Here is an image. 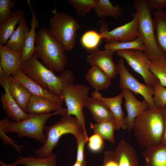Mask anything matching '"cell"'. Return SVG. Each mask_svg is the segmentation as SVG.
Masks as SVG:
<instances>
[{
  "instance_id": "1",
  "label": "cell",
  "mask_w": 166,
  "mask_h": 166,
  "mask_svg": "<svg viewBox=\"0 0 166 166\" xmlns=\"http://www.w3.org/2000/svg\"><path fill=\"white\" fill-rule=\"evenodd\" d=\"M164 126L161 109L149 107L136 117L132 130L140 147L146 149L161 144Z\"/></svg>"
},
{
  "instance_id": "2",
  "label": "cell",
  "mask_w": 166,
  "mask_h": 166,
  "mask_svg": "<svg viewBox=\"0 0 166 166\" xmlns=\"http://www.w3.org/2000/svg\"><path fill=\"white\" fill-rule=\"evenodd\" d=\"M20 69L46 90L60 96L64 87L74 81L71 71L65 70L57 76L39 61L34 54L22 63Z\"/></svg>"
},
{
  "instance_id": "3",
  "label": "cell",
  "mask_w": 166,
  "mask_h": 166,
  "mask_svg": "<svg viewBox=\"0 0 166 166\" xmlns=\"http://www.w3.org/2000/svg\"><path fill=\"white\" fill-rule=\"evenodd\" d=\"M34 54L53 72H61L68 63L64 49L49 29L42 28L37 34Z\"/></svg>"
},
{
  "instance_id": "4",
  "label": "cell",
  "mask_w": 166,
  "mask_h": 166,
  "mask_svg": "<svg viewBox=\"0 0 166 166\" xmlns=\"http://www.w3.org/2000/svg\"><path fill=\"white\" fill-rule=\"evenodd\" d=\"M45 132L46 139L42 146L38 150H33L35 157L37 158H43L51 156L60 138L64 135L71 134L76 139L87 135L86 129L76 118L67 114L63 116L55 124L46 126Z\"/></svg>"
},
{
  "instance_id": "5",
  "label": "cell",
  "mask_w": 166,
  "mask_h": 166,
  "mask_svg": "<svg viewBox=\"0 0 166 166\" xmlns=\"http://www.w3.org/2000/svg\"><path fill=\"white\" fill-rule=\"evenodd\" d=\"M133 6L138 15V37L143 41L144 52L151 60L166 58V56L157 41L151 10L146 0H135Z\"/></svg>"
},
{
  "instance_id": "6",
  "label": "cell",
  "mask_w": 166,
  "mask_h": 166,
  "mask_svg": "<svg viewBox=\"0 0 166 166\" xmlns=\"http://www.w3.org/2000/svg\"><path fill=\"white\" fill-rule=\"evenodd\" d=\"M66 108H62L52 113L29 114L26 118L18 121H12L6 128V133H16L19 137H28L36 139L43 144L46 139L43 131L45 129L47 120L52 116L67 114Z\"/></svg>"
},
{
  "instance_id": "7",
  "label": "cell",
  "mask_w": 166,
  "mask_h": 166,
  "mask_svg": "<svg viewBox=\"0 0 166 166\" xmlns=\"http://www.w3.org/2000/svg\"><path fill=\"white\" fill-rule=\"evenodd\" d=\"M49 22L51 34L65 51L72 50L75 45L77 31L81 29L78 22L66 13L56 11Z\"/></svg>"
},
{
  "instance_id": "8",
  "label": "cell",
  "mask_w": 166,
  "mask_h": 166,
  "mask_svg": "<svg viewBox=\"0 0 166 166\" xmlns=\"http://www.w3.org/2000/svg\"><path fill=\"white\" fill-rule=\"evenodd\" d=\"M89 87L82 84H69L64 87L61 94L67 107V114L74 115L86 129L83 107L88 97Z\"/></svg>"
},
{
  "instance_id": "9",
  "label": "cell",
  "mask_w": 166,
  "mask_h": 166,
  "mask_svg": "<svg viewBox=\"0 0 166 166\" xmlns=\"http://www.w3.org/2000/svg\"><path fill=\"white\" fill-rule=\"evenodd\" d=\"M118 56L124 59L130 66L143 78L146 85L152 86L159 80L149 67L150 60L143 51L138 50H119Z\"/></svg>"
},
{
  "instance_id": "10",
  "label": "cell",
  "mask_w": 166,
  "mask_h": 166,
  "mask_svg": "<svg viewBox=\"0 0 166 166\" xmlns=\"http://www.w3.org/2000/svg\"><path fill=\"white\" fill-rule=\"evenodd\" d=\"M117 65L120 75V88L128 89L135 95L140 94L148 103L149 108L156 107L153 100L152 87L139 82L127 69L122 58H120Z\"/></svg>"
},
{
  "instance_id": "11",
  "label": "cell",
  "mask_w": 166,
  "mask_h": 166,
  "mask_svg": "<svg viewBox=\"0 0 166 166\" xmlns=\"http://www.w3.org/2000/svg\"><path fill=\"white\" fill-rule=\"evenodd\" d=\"M133 16V19L129 22L110 31L108 30L106 23H102L99 33L102 39L105 40L106 43L128 42L136 40L138 37V15L136 12Z\"/></svg>"
},
{
  "instance_id": "12",
  "label": "cell",
  "mask_w": 166,
  "mask_h": 166,
  "mask_svg": "<svg viewBox=\"0 0 166 166\" xmlns=\"http://www.w3.org/2000/svg\"><path fill=\"white\" fill-rule=\"evenodd\" d=\"M87 51L89 55L86 58V61L91 66L99 67L111 79L118 74L117 65L114 63L113 59L115 51L106 49L101 50L97 48Z\"/></svg>"
},
{
  "instance_id": "13",
  "label": "cell",
  "mask_w": 166,
  "mask_h": 166,
  "mask_svg": "<svg viewBox=\"0 0 166 166\" xmlns=\"http://www.w3.org/2000/svg\"><path fill=\"white\" fill-rule=\"evenodd\" d=\"M10 78L3 73L0 74V85L5 90L1 96L0 100L7 117L14 121H18L26 118L29 114L22 110L10 94L8 88Z\"/></svg>"
},
{
  "instance_id": "14",
  "label": "cell",
  "mask_w": 166,
  "mask_h": 166,
  "mask_svg": "<svg viewBox=\"0 0 166 166\" xmlns=\"http://www.w3.org/2000/svg\"><path fill=\"white\" fill-rule=\"evenodd\" d=\"M121 90L125 100L124 106L127 113L124 117L126 129L130 132L133 129L136 117L144 112L149 106L145 100L140 101L138 100L129 90L125 89Z\"/></svg>"
},
{
  "instance_id": "15",
  "label": "cell",
  "mask_w": 166,
  "mask_h": 166,
  "mask_svg": "<svg viewBox=\"0 0 166 166\" xmlns=\"http://www.w3.org/2000/svg\"><path fill=\"white\" fill-rule=\"evenodd\" d=\"M13 80L25 86L32 95L41 97L61 105L64 102L62 97L47 91L40 85L25 74L20 69L10 76Z\"/></svg>"
},
{
  "instance_id": "16",
  "label": "cell",
  "mask_w": 166,
  "mask_h": 166,
  "mask_svg": "<svg viewBox=\"0 0 166 166\" xmlns=\"http://www.w3.org/2000/svg\"><path fill=\"white\" fill-rule=\"evenodd\" d=\"M91 96L102 101L109 108L111 111L115 120V130H120L122 129H126L125 123L124 113L121 108L122 99L124 98L123 92L113 97H105L98 91L95 90L92 93Z\"/></svg>"
},
{
  "instance_id": "17",
  "label": "cell",
  "mask_w": 166,
  "mask_h": 166,
  "mask_svg": "<svg viewBox=\"0 0 166 166\" xmlns=\"http://www.w3.org/2000/svg\"><path fill=\"white\" fill-rule=\"evenodd\" d=\"M22 56V52L0 45V67L6 76L10 77L20 69Z\"/></svg>"
},
{
  "instance_id": "18",
  "label": "cell",
  "mask_w": 166,
  "mask_h": 166,
  "mask_svg": "<svg viewBox=\"0 0 166 166\" xmlns=\"http://www.w3.org/2000/svg\"><path fill=\"white\" fill-rule=\"evenodd\" d=\"M118 166H139L138 156L133 146L122 140L114 150Z\"/></svg>"
},
{
  "instance_id": "19",
  "label": "cell",
  "mask_w": 166,
  "mask_h": 166,
  "mask_svg": "<svg viewBox=\"0 0 166 166\" xmlns=\"http://www.w3.org/2000/svg\"><path fill=\"white\" fill-rule=\"evenodd\" d=\"M84 107L88 109L93 120L97 122L114 119L109 108L99 99L88 97Z\"/></svg>"
},
{
  "instance_id": "20",
  "label": "cell",
  "mask_w": 166,
  "mask_h": 166,
  "mask_svg": "<svg viewBox=\"0 0 166 166\" xmlns=\"http://www.w3.org/2000/svg\"><path fill=\"white\" fill-rule=\"evenodd\" d=\"M30 30L26 19L23 16L20 20L17 28L4 45L15 51L22 52Z\"/></svg>"
},
{
  "instance_id": "21",
  "label": "cell",
  "mask_w": 166,
  "mask_h": 166,
  "mask_svg": "<svg viewBox=\"0 0 166 166\" xmlns=\"http://www.w3.org/2000/svg\"><path fill=\"white\" fill-rule=\"evenodd\" d=\"M32 14V19L30 22L31 29L29 32L22 52V63L30 59L34 52L35 40L37 34L35 31L36 28L38 27L39 22L34 11L30 1H27Z\"/></svg>"
},
{
  "instance_id": "22",
  "label": "cell",
  "mask_w": 166,
  "mask_h": 166,
  "mask_svg": "<svg viewBox=\"0 0 166 166\" xmlns=\"http://www.w3.org/2000/svg\"><path fill=\"white\" fill-rule=\"evenodd\" d=\"M61 105L45 98L32 95L27 108L28 114L49 113L61 109Z\"/></svg>"
},
{
  "instance_id": "23",
  "label": "cell",
  "mask_w": 166,
  "mask_h": 166,
  "mask_svg": "<svg viewBox=\"0 0 166 166\" xmlns=\"http://www.w3.org/2000/svg\"><path fill=\"white\" fill-rule=\"evenodd\" d=\"M141 154L145 160L144 166H166V144L145 149Z\"/></svg>"
},
{
  "instance_id": "24",
  "label": "cell",
  "mask_w": 166,
  "mask_h": 166,
  "mask_svg": "<svg viewBox=\"0 0 166 166\" xmlns=\"http://www.w3.org/2000/svg\"><path fill=\"white\" fill-rule=\"evenodd\" d=\"M25 15L22 10L18 9L12 11L10 16L0 24V45L6 43L15 30L16 26Z\"/></svg>"
},
{
  "instance_id": "25",
  "label": "cell",
  "mask_w": 166,
  "mask_h": 166,
  "mask_svg": "<svg viewBox=\"0 0 166 166\" xmlns=\"http://www.w3.org/2000/svg\"><path fill=\"white\" fill-rule=\"evenodd\" d=\"M8 88L10 93L14 100L22 110L26 113L31 93L25 86L12 80L10 77Z\"/></svg>"
},
{
  "instance_id": "26",
  "label": "cell",
  "mask_w": 166,
  "mask_h": 166,
  "mask_svg": "<svg viewBox=\"0 0 166 166\" xmlns=\"http://www.w3.org/2000/svg\"><path fill=\"white\" fill-rule=\"evenodd\" d=\"M85 78L95 90H102L108 88L111 79L102 70L95 66H91Z\"/></svg>"
},
{
  "instance_id": "27",
  "label": "cell",
  "mask_w": 166,
  "mask_h": 166,
  "mask_svg": "<svg viewBox=\"0 0 166 166\" xmlns=\"http://www.w3.org/2000/svg\"><path fill=\"white\" fill-rule=\"evenodd\" d=\"M153 18L157 41L166 56V12L156 10Z\"/></svg>"
},
{
  "instance_id": "28",
  "label": "cell",
  "mask_w": 166,
  "mask_h": 166,
  "mask_svg": "<svg viewBox=\"0 0 166 166\" xmlns=\"http://www.w3.org/2000/svg\"><path fill=\"white\" fill-rule=\"evenodd\" d=\"M90 127L94 133L101 136L103 139L114 143V131L116 124L114 119L90 124Z\"/></svg>"
},
{
  "instance_id": "29",
  "label": "cell",
  "mask_w": 166,
  "mask_h": 166,
  "mask_svg": "<svg viewBox=\"0 0 166 166\" xmlns=\"http://www.w3.org/2000/svg\"><path fill=\"white\" fill-rule=\"evenodd\" d=\"M95 12L99 18L106 16L117 18L122 13V8L119 5H112L109 0H97Z\"/></svg>"
},
{
  "instance_id": "30",
  "label": "cell",
  "mask_w": 166,
  "mask_h": 166,
  "mask_svg": "<svg viewBox=\"0 0 166 166\" xmlns=\"http://www.w3.org/2000/svg\"><path fill=\"white\" fill-rule=\"evenodd\" d=\"M105 49L116 51L119 50H138L145 52L146 49L143 40L139 37L133 41L126 42H114L106 43Z\"/></svg>"
},
{
  "instance_id": "31",
  "label": "cell",
  "mask_w": 166,
  "mask_h": 166,
  "mask_svg": "<svg viewBox=\"0 0 166 166\" xmlns=\"http://www.w3.org/2000/svg\"><path fill=\"white\" fill-rule=\"evenodd\" d=\"M57 155L52 154L51 156L43 158H38L33 156H20L16 159L19 164L25 166H56Z\"/></svg>"
},
{
  "instance_id": "32",
  "label": "cell",
  "mask_w": 166,
  "mask_h": 166,
  "mask_svg": "<svg viewBox=\"0 0 166 166\" xmlns=\"http://www.w3.org/2000/svg\"><path fill=\"white\" fill-rule=\"evenodd\" d=\"M149 67L161 85L166 87V58L150 60Z\"/></svg>"
},
{
  "instance_id": "33",
  "label": "cell",
  "mask_w": 166,
  "mask_h": 166,
  "mask_svg": "<svg viewBox=\"0 0 166 166\" xmlns=\"http://www.w3.org/2000/svg\"><path fill=\"white\" fill-rule=\"evenodd\" d=\"M102 39L100 33L94 30H90L82 35L81 42L82 46L87 50H90L97 48Z\"/></svg>"
},
{
  "instance_id": "34",
  "label": "cell",
  "mask_w": 166,
  "mask_h": 166,
  "mask_svg": "<svg viewBox=\"0 0 166 166\" xmlns=\"http://www.w3.org/2000/svg\"><path fill=\"white\" fill-rule=\"evenodd\" d=\"M79 16H84L96 7L97 0H69Z\"/></svg>"
},
{
  "instance_id": "35",
  "label": "cell",
  "mask_w": 166,
  "mask_h": 166,
  "mask_svg": "<svg viewBox=\"0 0 166 166\" xmlns=\"http://www.w3.org/2000/svg\"><path fill=\"white\" fill-rule=\"evenodd\" d=\"M153 100L156 108L162 109L166 106V88L158 81L153 86Z\"/></svg>"
},
{
  "instance_id": "36",
  "label": "cell",
  "mask_w": 166,
  "mask_h": 166,
  "mask_svg": "<svg viewBox=\"0 0 166 166\" xmlns=\"http://www.w3.org/2000/svg\"><path fill=\"white\" fill-rule=\"evenodd\" d=\"M12 122L7 118H4L0 121V138L5 144L10 145L18 152H20L23 146L22 145L15 144L13 139L8 137L6 134V128Z\"/></svg>"
},
{
  "instance_id": "37",
  "label": "cell",
  "mask_w": 166,
  "mask_h": 166,
  "mask_svg": "<svg viewBox=\"0 0 166 166\" xmlns=\"http://www.w3.org/2000/svg\"><path fill=\"white\" fill-rule=\"evenodd\" d=\"M16 5L14 0H0V24L10 16Z\"/></svg>"
},
{
  "instance_id": "38",
  "label": "cell",
  "mask_w": 166,
  "mask_h": 166,
  "mask_svg": "<svg viewBox=\"0 0 166 166\" xmlns=\"http://www.w3.org/2000/svg\"><path fill=\"white\" fill-rule=\"evenodd\" d=\"M88 137L85 135L77 139V150L76 161L81 164L82 166H85L86 161L84 153V149L85 143L88 142Z\"/></svg>"
},
{
  "instance_id": "39",
  "label": "cell",
  "mask_w": 166,
  "mask_h": 166,
  "mask_svg": "<svg viewBox=\"0 0 166 166\" xmlns=\"http://www.w3.org/2000/svg\"><path fill=\"white\" fill-rule=\"evenodd\" d=\"M88 142L89 148L93 152H98L103 147L104 139L97 134L94 133L89 137Z\"/></svg>"
},
{
  "instance_id": "40",
  "label": "cell",
  "mask_w": 166,
  "mask_h": 166,
  "mask_svg": "<svg viewBox=\"0 0 166 166\" xmlns=\"http://www.w3.org/2000/svg\"><path fill=\"white\" fill-rule=\"evenodd\" d=\"M104 155L103 166H118L114 150L106 151Z\"/></svg>"
},
{
  "instance_id": "41",
  "label": "cell",
  "mask_w": 166,
  "mask_h": 166,
  "mask_svg": "<svg viewBox=\"0 0 166 166\" xmlns=\"http://www.w3.org/2000/svg\"><path fill=\"white\" fill-rule=\"evenodd\" d=\"M150 10H163L166 8V0H146Z\"/></svg>"
},
{
  "instance_id": "42",
  "label": "cell",
  "mask_w": 166,
  "mask_h": 166,
  "mask_svg": "<svg viewBox=\"0 0 166 166\" xmlns=\"http://www.w3.org/2000/svg\"><path fill=\"white\" fill-rule=\"evenodd\" d=\"M164 117V133L161 139V144H166V118Z\"/></svg>"
},
{
  "instance_id": "43",
  "label": "cell",
  "mask_w": 166,
  "mask_h": 166,
  "mask_svg": "<svg viewBox=\"0 0 166 166\" xmlns=\"http://www.w3.org/2000/svg\"><path fill=\"white\" fill-rule=\"evenodd\" d=\"M19 164V163L16 161L11 164H6L2 161H0V165L1 166H16V165Z\"/></svg>"
},
{
  "instance_id": "44",
  "label": "cell",
  "mask_w": 166,
  "mask_h": 166,
  "mask_svg": "<svg viewBox=\"0 0 166 166\" xmlns=\"http://www.w3.org/2000/svg\"><path fill=\"white\" fill-rule=\"evenodd\" d=\"M161 109L163 117L166 118V106L164 108Z\"/></svg>"
},
{
  "instance_id": "45",
  "label": "cell",
  "mask_w": 166,
  "mask_h": 166,
  "mask_svg": "<svg viewBox=\"0 0 166 166\" xmlns=\"http://www.w3.org/2000/svg\"><path fill=\"white\" fill-rule=\"evenodd\" d=\"M72 166H82L80 163L76 161L74 164Z\"/></svg>"
}]
</instances>
